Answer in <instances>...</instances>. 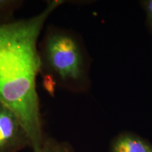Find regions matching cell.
Wrapping results in <instances>:
<instances>
[{"instance_id": "cell-6", "label": "cell", "mask_w": 152, "mask_h": 152, "mask_svg": "<svg viewBox=\"0 0 152 152\" xmlns=\"http://www.w3.org/2000/svg\"><path fill=\"white\" fill-rule=\"evenodd\" d=\"M41 152H75L69 142L60 141L52 137L45 135Z\"/></svg>"}, {"instance_id": "cell-1", "label": "cell", "mask_w": 152, "mask_h": 152, "mask_svg": "<svg viewBox=\"0 0 152 152\" xmlns=\"http://www.w3.org/2000/svg\"><path fill=\"white\" fill-rule=\"evenodd\" d=\"M64 2L47 1L35 16L0 24V102L20 119L33 152H41L46 135L37 91L39 37L49 17Z\"/></svg>"}, {"instance_id": "cell-4", "label": "cell", "mask_w": 152, "mask_h": 152, "mask_svg": "<svg viewBox=\"0 0 152 152\" xmlns=\"http://www.w3.org/2000/svg\"><path fill=\"white\" fill-rule=\"evenodd\" d=\"M109 152H152V143L137 133L124 130L111 139Z\"/></svg>"}, {"instance_id": "cell-3", "label": "cell", "mask_w": 152, "mask_h": 152, "mask_svg": "<svg viewBox=\"0 0 152 152\" xmlns=\"http://www.w3.org/2000/svg\"><path fill=\"white\" fill-rule=\"evenodd\" d=\"M27 147H31V143L21 121L0 102V152H19Z\"/></svg>"}, {"instance_id": "cell-5", "label": "cell", "mask_w": 152, "mask_h": 152, "mask_svg": "<svg viewBox=\"0 0 152 152\" xmlns=\"http://www.w3.org/2000/svg\"><path fill=\"white\" fill-rule=\"evenodd\" d=\"M23 4V1L19 0H0V24L14 20L15 12Z\"/></svg>"}, {"instance_id": "cell-7", "label": "cell", "mask_w": 152, "mask_h": 152, "mask_svg": "<svg viewBox=\"0 0 152 152\" xmlns=\"http://www.w3.org/2000/svg\"><path fill=\"white\" fill-rule=\"evenodd\" d=\"M140 4L145 15V23L152 39V0H142Z\"/></svg>"}, {"instance_id": "cell-2", "label": "cell", "mask_w": 152, "mask_h": 152, "mask_svg": "<svg viewBox=\"0 0 152 152\" xmlns=\"http://www.w3.org/2000/svg\"><path fill=\"white\" fill-rule=\"evenodd\" d=\"M39 75L75 94L90 90L91 58L83 37L67 28L48 25L38 43Z\"/></svg>"}]
</instances>
